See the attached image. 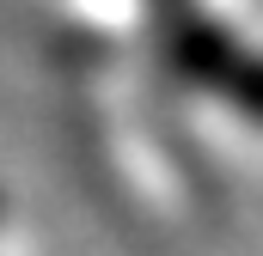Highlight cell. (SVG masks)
<instances>
[{
    "mask_svg": "<svg viewBox=\"0 0 263 256\" xmlns=\"http://www.w3.org/2000/svg\"><path fill=\"white\" fill-rule=\"evenodd\" d=\"M12 244H18V238H12V220H6V207H0V256H18Z\"/></svg>",
    "mask_w": 263,
    "mask_h": 256,
    "instance_id": "1",
    "label": "cell"
}]
</instances>
